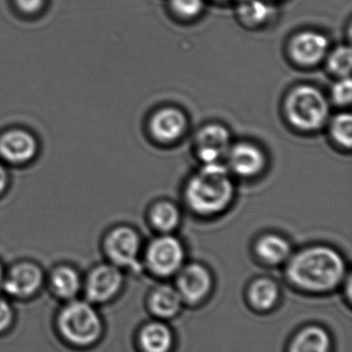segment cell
<instances>
[{"label":"cell","mask_w":352,"mask_h":352,"mask_svg":"<svg viewBox=\"0 0 352 352\" xmlns=\"http://www.w3.org/2000/svg\"><path fill=\"white\" fill-rule=\"evenodd\" d=\"M345 274L344 258L329 246L304 248L287 261V278L306 293H329L339 287Z\"/></svg>","instance_id":"obj_1"},{"label":"cell","mask_w":352,"mask_h":352,"mask_svg":"<svg viewBox=\"0 0 352 352\" xmlns=\"http://www.w3.org/2000/svg\"><path fill=\"white\" fill-rule=\"evenodd\" d=\"M235 195V184L229 168L221 163L203 164L186 184L185 201L196 214L211 217L229 207Z\"/></svg>","instance_id":"obj_2"},{"label":"cell","mask_w":352,"mask_h":352,"mask_svg":"<svg viewBox=\"0 0 352 352\" xmlns=\"http://www.w3.org/2000/svg\"><path fill=\"white\" fill-rule=\"evenodd\" d=\"M285 115L297 129L318 131L328 122L330 104L322 91L310 85H302L287 95Z\"/></svg>","instance_id":"obj_3"},{"label":"cell","mask_w":352,"mask_h":352,"mask_svg":"<svg viewBox=\"0 0 352 352\" xmlns=\"http://www.w3.org/2000/svg\"><path fill=\"white\" fill-rule=\"evenodd\" d=\"M58 328L66 341L80 347L92 345L103 332L99 314L84 301L72 302L61 310Z\"/></svg>","instance_id":"obj_4"},{"label":"cell","mask_w":352,"mask_h":352,"mask_svg":"<svg viewBox=\"0 0 352 352\" xmlns=\"http://www.w3.org/2000/svg\"><path fill=\"white\" fill-rule=\"evenodd\" d=\"M41 144L34 132L23 126L0 131V161L8 168L30 166L41 154Z\"/></svg>","instance_id":"obj_5"},{"label":"cell","mask_w":352,"mask_h":352,"mask_svg":"<svg viewBox=\"0 0 352 352\" xmlns=\"http://www.w3.org/2000/svg\"><path fill=\"white\" fill-rule=\"evenodd\" d=\"M101 250L111 264L120 269L140 270L142 240L134 228L119 225L103 234Z\"/></svg>","instance_id":"obj_6"},{"label":"cell","mask_w":352,"mask_h":352,"mask_svg":"<svg viewBox=\"0 0 352 352\" xmlns=\"http://www.w3.org/2000/svg\"><path fill=\"white\" fill-rule=\"evenodd\" d=\"M185 250L174 236L165 234L155 238L146 250V265L149 270L159 277L177 274L183 267Z\"/></svg>","instance_id":"obj_7"},{"label":"cell","mask_w":352,"mask_h":352,"mask_svg":"<svg viewBox=\"0 0 352 352\" xmlns=\"http://www.w3.org/2000/svg\"><path fill=\"white\" fill-rule=\"evenodd\" d=\"M43 279L45 275L39 265L31 261H20L6 271L2 287L10 297L27 299L39 292Z\"/></svg>","instance_id":"obj_8"},{"label":"cell","mask_w":352,"mask_h":352,"mask_svg":"<svg viewBox=\"0 0 352 352\" xmlns=\"http://www.w3.org/2000/svg\"><path fill=\"white\" fill-rule=\"evenodd\" d=\"M123 283L121 269L109 262L97 265L87 276L86 297L92 303H105L118 295Z\"/></svg>","instance_id":"obj_9"},{"label":"cell","mask_w":352,"mask_h":352,"mask_svg":"<svg viewBox=\"0 0 352 352\" xmlns=\"http://www.w3.org/2000/svg\"><path fill=\"white\" fill-rule=\"evenodd\" d=\"M328 37L318 31L306 30L298 33L289 43V55L298 65L313 67L329 53Z\"/></svg>","instance_id":"obj_10"},{"label":"cell","mask_w":352,"mask_h":352,"mask_svg":"<svg viewBox=\"0 0 352 352\" xmlns=\"http://www.w3.org/2000/svg\"><path fill=\"white\" fill-rule=\"evenodd\" d=\"M231 134L220 124H208L196 134V150L203 164L220 163L231 146Z\"/></svg>","instance_id":"obj_11"},{"label":"cell","mask_w":352,"mask_h":352,"mask_svg":"<svg viewBox=\"0 0 352 352\" xmlns=\"http://www.w3.org/2000/svg\"><path fill=\"white\" fill-rule=\"evenodd\" d=\"M177 291L182 300L196 304L206 299L212 289V276L206 267L190 264L182 267L177 273Z\"/></svg>","instance_id":"obj_12"},{"label":"cell","mask_w":352,"mask_h":352,"mask_svg":"<svg viewBox=\"0 0 352 352\" xmlns=\"http://www.w3.org/2000/svg\"><path fill=\"white\" fill-rule=\"evenodd\" d=\"M229 170L241 177H253L260 175L266 166V156L256 144L239 142L231 144L227 153Z\"/></svg>","instance_id":"obj_13"},{"label":"cell","mask_w":352,"mask_h":352,"mask_svg":"<svg viewBox=\"0 0 352 352\" xmlns=\"http://www.w3.org/2000/svg\"><path fill=\"white\" fill-rule=\"evenodd\" d=\"M150 131L153 138L163 144L177 142L185 133L187 120L176 107H165L154 113L150 120Z\"/></svg>","instance_id":"obj_14"},{"label":"cell","mask_w":352,"mask_h":352,"mask_svg":"<svg viewBox=\"0 0 352 352\" xmlns=\"http://www.w3.org/2000/svg\"><path fill=\"white\" fill-rule=\"evenodd\" d=\"M50 287L61 299H74L82 289L83 280L74 267L68 264L58 265L50 273Z\"/></svg>","instance_id":"obj_15"},{"label":"cell","mask_w":352,"mask_h":352,"mask_svg":"<svg viewBox=\"0 0 352 352\" xmlns=\"http://www.w3.org/2000/svg\"><path fill=\"white\" fill-rule=\"evenodd\" d=\"M330 335L318 326H310L297 333L289 345V352H331Z\"/></svg>","instance_id":"obj_16"},{"label":"cell","mask_w":352,"mask_h":352,"mask_svg":"<svg viewBox=\"0 0 352 352\" xmlns=\"http://www.w3.org/2000/svg\"><path fill=\"white\" fill-rule=\"evenodd\" d=\"M276 14L274 6L265 0H239L237 16L248 28H258L270 23Z\"/></svg>","instance_id":"obj_17"},{"label":"cell","mask_w":352,"mask_h":352,"mask_svg":"<svg viewBox=\"0 0 352 352\" xmlns=\"http://www.w3.org/2000/svg\"><path fill=\"white\" fill-rule=\"evenodd\" d=\"M143 352H169L173 347V333L163 322L146 324L138 335Z\"/></svg>","instance_id":"obj_18"},{"label":"cell","mask_w":352,"mask_h":352,"mask_svg":"<svg viewBox=\"0 0 352 352\" xmlns=\"http://www.w3.org/2000/svg\"><path fill=\"white\" fill-rule=\"evenodd\" d=\"M256 252L267 264L279 265L291 258V246L285 238L276 234H268L258 240Z\"/></svg>","instance_id":"obj_19"},{"label":"cell","mask_w":352,"mask_h":352,"mask_svg":"<svg viewBox=\"0 0 352 352\" xmlns=\"http://www.w3.org/2000/svg\"><path fill=\"white\" fill-rule=\"evenodd\" d=\"M183 302L177 289L163 285L153 292L149 305L157 318H171L179 314Z\"/></svg>","instance_id":"obj_20"},{"label":"cell","mask_w":352,"mask_h":352,"mask_svg":"<svg viewBox=\"0 0 352 352\" xmlns=\"http://www.w3.org/2000/svg\"><path fill=\"white\" fill-rule=\"evenodd\" d=\"M250 304L260 311L272 309L279 300V289L274 281L268 278L254 281L248 292Z\"/></svg>","instance_id":"obj_21"},{"label":"cell","mask_w":352,"mask_h":352,"mask_svg":"<svg viewBox=\"0 0 352 352\" xmlns=\"http://www.w3.org/2000/svg\"><path fill=\"white\" fill-rule=\"evenodd\" d=\"M179 209L173 203L161 202L155 205L151 210L150 219L155 229L163 232V234H169L177 229L180 223Z\"/></svg>","instance_id":"obj_22"},{"label":"cell","mask_w":352,"mask_h":352,"mask_svg":"<svg viewBox=\"0 0 352 352\" xmlns=\"http://www.w3.org/2000/svg\"><path fill=\"white\" fill-rule=\"evenodd\" d=\"M331 136L338 146L351 150L352 146V117L349 113L337 115L331 122Z\"/></svg>","instance_id":"obj_23"},{"label":"cell","mask_w":352,"mask_h":352,"mask_svg":"<svg viewBox=\"0 0 352 352\" xmlns=\"http://www.w3.org/2000/svg\"><path fill=\"white\" fill-rule=\"evenodd\" d=\"M328 57V68L333 74L340 78L351 76L352 66L351 49L349 45H340L333 50Z\"/></svg>","instance_id":"obj_24"},{"label":"cell","mask_w":352,"mask_h":352,"mask_svg":"<svg viewBox=\"0 0 352 352\" xmlns=\"http://www.w3.org/2000/svg\"><path fill=\"white\" fill-rule=\"evenodd\" d=\"M169 4L180 18L194 19L202 14L205 0H169Z\"/></svg>","instance_id":"obj_25"},{"label":"cell","mask_w":352,"mask_h":352,"mask_svg":"<svg viewBox=\"0 0 352 352\" xmlns=\"http://www.w3.org/2000/svg\"><path fill=\"white\" fill-rule=\"evenodd\" d=\"M352 97V82L351 76L340 78L332 88V98L341 107L351 104Z\"/></svg>","instance_id":"obj_26"},{"label":"cell","mask_w":352,"mask_h":352,"mask_svg":"<svg viewBox=\"0 0 352 352\" xmlns=\"http://www.w3.org/2000/svg\"><path fill=\"white\" fill-rule=\"evenodd\" d=\"M14 320V311L6 300L0 298V333H3L12 326Z\"/></svg>","instance_id":"obj_27"},{"label":"cell","mask_w":352,"mask_h":352,"mask_svg":"<svg viewBox=\"0 0 352 352\" xmlns=\"http://www.w3.org/2000/svg\"><path fill=\"white\" fill-rule=\"evenodd\" d=\"M12 184L10 168L0 161V199L6 196Z\"/></svg>","instance_id":"obj_28"},{"label":"cell","mask_w":352,"mask_h":352,"mask_svg":"<svg viewBox=\"0 0 352 352\" xmlns=\"http://www.w3.org/2000/svg\"><path fill=\"white\" fill-rule=\"evenodd\" d=\"M21 10L26 12H34L41 8L45 0H16Z\"/></svg>","instance_id":"obj_29"},{"label":"cell","mask_w":352,"mask_h":352,"mask_svg":"<svg viewBox=\"0 0 352 352\" xmlns=\"http://www.w3.org/2000/svg\"><path fill=\"white\" fill-rule=\"evenodd\" d=\"M4 273H6V271H4L3 266L0 263V287H2V283H3Z\"/></svg>","instance_id":"obj_30"},{"label":"cell","mask_w":352,"mask_h":352,"mask_svg":"<svg viewBox=\"0 0 352 352\" xmlns=\"http://www.w3.org/2000/svg\"><path fill=\"white\" fill-rule=\"evenodd\" d=\"M218 1H239V0H218Z\"/></svg>","instance_id":"obj_31"}]
</instances>
